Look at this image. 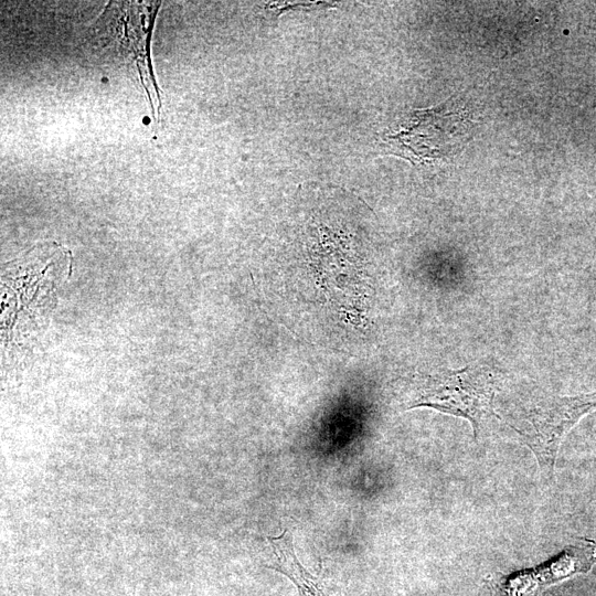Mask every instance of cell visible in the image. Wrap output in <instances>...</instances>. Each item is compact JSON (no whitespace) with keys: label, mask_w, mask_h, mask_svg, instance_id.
<instances>
[{"label":"cell","mask_w":596,"mask_h":596,"mask_svg":"<svg viewBox=\"0 0 596 596\" xmlns=\"http://www.w3.org/2000/svg\"><path fill=\"white\" fill-rule=\"evenodd\" d=\"M499 376L486 365L421 375L416 379L407 409L430 407L467 419L475 437L481 422L493 413Z\"/></svg>","instance_id":"obj_1"},{"label":"cell","mask_w":596,"mask_h":596,"mask_svg":"<svg viewBox=\"0 0 596 596\" xmlns=\"http://www.w3.org/2000/svg\"><path fill=\"white\" fill-rule=\"evenodd\" d=\"M161 2L110 1L96 24L95 36L136 67L156 120L162 102L150 60V35Z\"/></svg>","instance_id":"obj_2"},{"label":"cell","mask_w":596,"mask_h":596,"mask_svg":"<svg viewBox=\"0 0 596 596\" xmlns=\"http://www.w3.org/2000/svg\"><path fill=\"white\" fill-rule=\"evenodd\" d=\"M594 409L596 392L575 396H551L538 401L526 411L522 428H512L534 454L541 470L551 476L562 440Z\"/></svg>","instance_id":"obj_3"},{"label":"cell","mask_w":596,"mask_h":596,"mask_svg":"<svg viewBox=\"0 0 596 596\" xmlns=\"http://www.w3.org/2000/svg\"><path fill=\"white\" fill-rule=\"evenodd\" d=\"M469 126L468 111L449 102L413 113L389 138L413 160L424 162L455 152L468 135Z\"/></svg>","instance_id":"obj_4"},{"label":"cell","mask_w":596,"mask_h":596,"mask_svg":"<svg viewBox=\"0 0 596 596\" xmlns=\"http://www.w3.org/2000/svg\"><path fill=\"white\" fill-rule=\"evenodd\" d=\"M596 563V543L583 539L540 566L502 576L496 584L498 596H544L545 589L575 574L587 573Z\"/></svg>","instance_id":"obj_5"},{"label":"cell","mask_w":596,"mask_h":596,"mask_svg":"<svg viewBox=\"0 0 596 596\" xmlns=\"http://www.w3.org/2000/svg\"><path fill=\"white\" fill-rule=\"evenodd\" d=\"M268 541L272 547L269 567L288 577L297 587L299 596H343L336 585L312 575L299 562L289 531L285 530Z\"/></svg>","instance_id":"obj_6"}]
</instances>
